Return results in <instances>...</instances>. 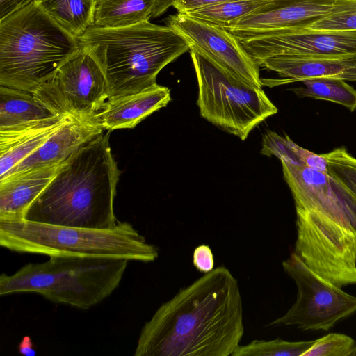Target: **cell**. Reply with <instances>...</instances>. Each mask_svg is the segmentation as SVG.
Instances as JSON below:
<instances>
[{"label": "cell", "mask_w": 356, "mask_h": 356, "mask_svg": "<svg viewBox=\"0 0 356 356\" xmlns=\"http://www.w3.org/2000/svg\"><path fill=\"white\" fill-rule=\"evenodd\" d=\"M282 266L297 286L296 300L285 314L266 326L296 325L302 330L327 331L356 313V296L316 273L295 252Z\"/></svg>", "instance_id": "obj_9"}, {"label": "cell", "mask_w": 356, "mask_h": 356, "mask_svg": "<svg viewBox=\"0 0 356 356\" xmlns=\"http://www.w3.org/2000/svg\"><path fill=\"white\" fill-rule=\"evenodd\" d=\"M78 39L102 67L108 98L154 85L161 70L190 51L173 29L149 21L122 28L90 26Z\"/></svg>", "instance_id": "obj_4"}, {"label": "cell", "mask_w": 356, "mask_h": 356, "mask_svg": "<svg viewBox=\"0 0 356 356\" xmlns=\"http://www.w3.org/2000/svg\"><path fill=\"white\" fill-rule=\"evenodd\" d=\"M63 163L13 174L0 179V221L23 220L26 210Z\"/></svg>", "instance_id": "obj_18"}, {"label": "cell", "mask_w": 356, "mask_h": 356, "mask_svg": "<svg viewBox=\"0 0 356 356\" xmlns=\"http://www.w3.org/2000/svg\"><path fill=\"white\" fill-rule=\"evenodd\" d=\"M80 49L34 1L0 21V86L33 93Z\"/></svg>", "instance_id": "obj_5"}, {"label": "cell", "mask_w": 356, "mask_h": 356, "mask_svg": "<svg viewBox=\"0 0 356 356\" xmlns=\"http://www.w3.org/2000/svg\"><path fill=\"white\" fill-rule=\"evenodd\" d=\"M301 82L303 87L291 89L298 97L327 100L341 104L350 111L356 110V90L346 81L335 79H309Z\"/></svg>", "instance_id": "obj_23"}, {"label": "cell", "mask_w": 356, "mask_h": 356, "mask_svg": "<svg viewBox=\"0 0 356 356\" xmlns=\"http://www.w3.org/2000/svg\"><path fill=\"white\" fill-rule=\"evenodd\" d=\"M309 29L323 31H356V0H335L330 12Z\"/></svg>", "instance_id": "obj_25"}, {"label": "cell", "mask_w": 356, "mask_h": 356, "mask_svg": "<svg viewBox=\"0 0 356 356\" xmlns=\"http://www.w3.org/2000/svg\"><path fill=\"white\" fill-rule=\"evenodd\" d=\"M164 22L186 41L190 51L227 73L262 87L259 65L228 30L178 12L169 15Z\"/></svg>", "instance_id": "obj_11"}, {"label": "cell", "mask_w": 356, "mask_h": 356, "mask_svg": "<svg viewBox=\"0 0 356 356\" xmlns=\"http://www.w3.org/2000/svg\"><path fill=\"white\" fill-rule=\"evenodd\" d=\"M335 0H268L228 29L239 40L309 28L328 14Z\"/></svg>", "instance_id": "obj_13"}, {"label": "cell", "mask_w": 356, "mask_h": 356, "mask_svg": "<svg viewBox=\"0 0 356 356\" xmlns=\"http://www.w3.org/2000/svg\"><path fill=\"white\" fill-rule=\"evenodd\" d=\"M109 132L83 145L60 165L24 220L90 229L116 226L113 202L121 171L111 153Z\"/></svg>", "instance_id": "obj_3"}, {"label": "cell", "mask_w": 356, "mask_h": 356, "mask_svg": "<svg viewBox=\"0 0 356 356\" xmlns=\"http://www.w3.org/2000/svg\"><path fill=\"white\" fill-rule=\"evenodd\" d=\"M103 131L94 119L72 118L42 145L13 168L3 178L35 168L60 164L83 145L102 134Z\"/></svg>", "instance_id": "obj_15"}, {"label": "cell", "mask_w": 356, "mask_h": 356, "mask_svg": "<svg viewBox=\"0 0 356 356\" xmlns=\"http://www.w3.org/2000/svg\"><path fill=\"white\" fill-rule=\"evenodd\" d=\"M35 0H0V21Z\"/></svg>", "instance_id": "obj_32"}, {"label": "cell", "mask_w": 356, "mask_h": 356, "mask_svg": "<svg viewBox=\"0 0 356 356\" xmlns=\"http://www.w3.org/2000/svg\"><path fill=\"white\" fill-rule=\"evenodd\" d=\"M350 356H356V346H355V348H353L351 354H350Z\"/></svg>", "instance_id": "obj_35"}, {"label": "cell", "mask_w": 356, "mask_h": 356, "mask_svg": "<svg viewBox=\"0 0 356 356\" xmlns=\"http://www.w3.org/2000/svg\"><path fill=\"white\" fill-rule=\"evenodd\" d=\"M58 26L79 38L94 23L95 0H35Z\"/></svg>", "instance_id": "obj_21"}, {"label": "cell", "mask_w": 356, "mask_h": 356, "mask_svg": "<svg viewBox=\"0 0 356 356\" xmlns=\"http://www.w3.org/2000/svg\"><path fill=\"white\" fill-rule=\"evenodd\" d=\"M268 1L234 0L198 8L183 13L195 19L228 29Z\"/></svg>", "instance_id": "obj_22"}, {"label": "cell", "mask_w": 356, "mask_h": 356, "mask_svg": "<svg viewBox=\"0 0 356 356\" xmlns=\"http://www.w3.org/2000/svg\"><path fill=\"white\" fill-rule=\"evenodd\" d=\"M193 264L195 268L204 273L214 268V258L210 247L205 244L198 245L193 254Z\"/></svg>", "instance_id": "obj_30"}, {"label": "cell", "mask_w": 356, "mask_h": 356, "mask_svg": "<svg viewBox=\"0 0 356 356\" xmlns=\"http://www.w3.org/2000/svg\"><path fill=\"white\" fill-rule=\"evenodd\" d=\"M56 116L33 92L0 86V129Z\"/></svg>", "instance_id": "obj_19"}, {"label": "cell", "mask_w": 356, "mask_h": 356, "mask_svg": "<svg viewBox=\"0 0 356 356\" xmlns=\"http://www.w3.org/2000/svg\"><path fill=\"white\" fill-rule=\"evenodd\" d=\"M315 341H288L280 338L269 341L255 339L239 345L232 356H302Z\"/></svg>", "instance_id": "obj_24"}, {"label": "cell", "mask_w": 356, "mask_h": 356, "mask_svg": "<svg viewBox=\"0 0 356 356\" xmlns=\"http://www.w3.org/2000/svg\"><path fill=\"white\" fill-rule=\"evenodd\" d=\"M170 101V90L155 83L138 92L109 97L95 115L94 120L108 131L134 128Z\"/></svg>", "instance_id": "obj_14"}, {"label": "cell", "mask_w": 356, "mask_h": 356, "mask_svg": "<svg viewBox=\"0 0 356 356\" xmlns=\"http://www.w3.org/2000/svg\"><path fill=\"white\" fill-rule=\"evenodd\" d=\"M261 153L268 156H275L288 163L302 165L291 150L287 136L283 137L273 131H268L264 136Z\"/></svg>", "instance_id": "obj_28"}, {"label": "cell", "mask_w": 356, "mask_h": 356, "mask_svg": "<svg viewBox=\"0 0 356 356\" xmlns=\"http://www.w3.org/2000/svg\"><path fill=\"white\" fill-rule=\"evenodd\" d=\"M33 342L28 336L24 337L19 346V351L22 355L33 356L35 355V350L33 348Z\"/></svg>", "instance_id": "obj_34"}, {"label": "cell", "mask_w": 356, "mask_h": 356, "mask_svg": "<svg viewBox=\"0 0 356 356\" xmlns=\"http://www.w3.org/2000/svg\"><path fill=\"white\" fill-rule=\"evenodd\" d=\"M56 115L94 119L108 99L105 74L97 60L80 49L33 92Z\"/></svg>", "instance_id": "obj_10"}, {"label": "cell", "mask_w": 356, "mask_h": 356, "mask_svg": "<svg viewBox=\"0 0 356 356\" xmlns=\"http://www.w3.org/2000/svg\"><path fill=\"white\" fill-rule=\"evenodd\" d=\"M72 118L74 117L56 115L0 129V179L38 149Z\"/></svg>", "instance_id": "obj_17"}, {"label": "cell", "mask_w": 356, "mask_h": 356, "mask_svg": "<svg viewBox=\"0 0 356 356\" xmlns=\"http://www.w3.org/2000/svg\"><path fill=\"white\" fill-rule=\"evenodd\" d=\"M259 66L275 72L282 79L273 86L309 79H335L356 82V58H316L276 56L262 60Z\"/></svg>", "instance_id": "obj_16"}, {"label": "cell", "mask_w": 356, "mask_h": 356, "mask_svg": "<svg viewBox=\"0 0 356 356\" xmlns=\"http://www.w3.org/2000/svg\"><path fill=\"white\" fill-rule=\"evenodd\" d=\"M0 245L10 251L56 255L108 257L145 263L154 261L158 248L129 222L111 229L54 225L21 220L0 221Z\"/></svg>", "instance_id": "obj_7"}, {"label": "cell", "mask_w": 356, "mask_h": 356, "mask_svg": "<svg viewBox=\"0 0 356 356\" xmlns=\"http://www.w3.org/2000/svg\"><path fill=\"white\" fill-rule=\"evenodd\" d=\"M295 202V252L321 277L356 284V196L328 174L281 161Z\"/></svg>", "instance_id": "obj_2"}, {"label": "cell", "mask_w": 356, "mask_h": 356, "mask_svg": "<svg viewBox=\"0 0 356 356\" xmlns=\"http://www.w3.org/2000/svg\"><path fill=\"white\" fill-rule=\"evenodd\" d=\"M239 41L258 64L264 59L276 56L356 58V31L296 29Z\"/></svg>", "instance_id": "obj_12"}, {"label": "cell", "mask_w": 356, "mask_h": 356, "mask_svg": "<svg viewBox=\"0 0 356 356\" xmlns=\"http://www.w3.org/2000/svg\"><path fill=\"white\" fill-rule=\"evenodd\" d=\"M156 0H95L92 26L122 28L148 22Z\"/></svg>", "instance_id": "obj_20"}, {"label": "cell", "mask_w": 356, "mask_h": 356, "mask_svg": "<svg viewBox=\"0 0 356 356\" xmlns=\"http://www.w3.org/2000/svg\"><path fill=\"white\" fill-rule=\"evenodd\" d=\"M189 51L198 85L197 104L203 118L245 140L259 124L277 113L261 88Z\"/></svg>", "instance_id": "obj_8"}, {"label": "cell", "mask_w": 356, "mask_h": 356, "mask_svg": "<svg viewBox=\"0 0 356 356\" xmlns=\"http://www.w3.org/2000/svg\"><path fill=\"white\" fill-rule=\"evenodd\" d=\"M175 1V0H156L152 17L156 18L163 15L170 7H172Z\"/></svg>", "instance_id": "obj_33"}, {"label": "cell", "mask_w": 356, "mask_h": 356, "mask_svg": "<svg viewBox=\"0 0 356 356\" xmlns=\"http://www.w3.org/2000/svg\"><path fill=\"white\" fill-rule=\"evenodd\" d=\"M289 145L301 163L308 168L327 174V161L325 154H318L295 143L287 136Z\"/></svg>", "instance_id": "obj_29"}, {"label": "cell", "mask_w": 356, "mask_h": 356, "mask_svg": "<svg viewBox=\"0 0 356 356\" xmlns=\"http://www.w3.org/2000/svg\"><path fill=\"white\" fill-rule=\"evenodd\" d=\"M231 1L234 0H175L172 7L175 8L178 13H186L198 8Z\"/></svg>", "instance_id": "obj_31"}, {"label": "cell", "mask_w": 356, "mask_h": 356, "mask_svg": "<svg viewBox=\"0 0 356 356\" xmlns=\"http://www.w3.org/2000/svg\"><path fill=\"white\" fill-rule=\"evenodd\" d=\"M355 346V341L348 335L330 333L316 339L302 356H350Z\"/></svg>", "instance_id": "obj_27"}, {"label": "cell", "mask_w": 356, "mask_h": 356, "mask_svg": "<svg viewBox=\"0 0 356 356\" xmlns=\"http://www.w3.org/2000/svg\"><path fill=\"white\" fill-rule=\"evenodd\" d=\"M244 334L237 280L218 266L163 303L141 329L135 356H229Z\"/></svg>", "instance_id": "obj_1"}, {"label": "cell", "mask_w": 356, "mask_h": 356, "mask_svg": "<svg viewBox=\"0 0 356 356\" xmlns=\"http://www.w3.org/2000/svg\"><path fill=\"white\" fill-rule=\"evenodd\" d=\"M327 174L356 196V158L344 147L325 153Z\"/></svg>", "instance_id": "obj_26"}, {"label": "cell", "mask_w": 356, "mask_h": 356, "mask_svg": "<svg viewBox=\"0 0 356 356\" xmlns=\"http://www.w3.org/2000/svg\"><path fill=\"white\" fill-rule=\"evenodd\" d=\"M127 259L97 256L56 255L28 263L13 275L0 276V296L36 293L55 302L88 309L119 286Z\"/></svg>", "instance_id": "obj_6"}]
</instances>
